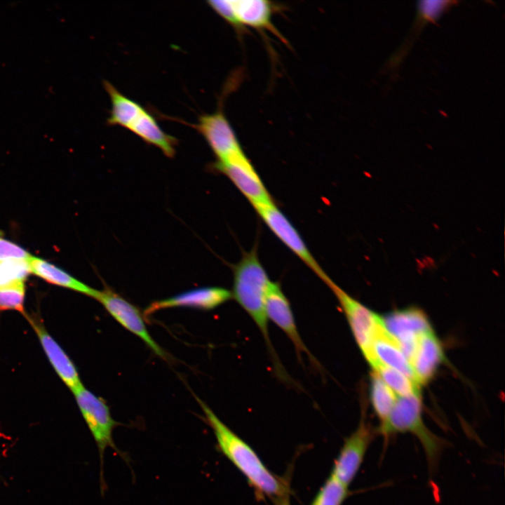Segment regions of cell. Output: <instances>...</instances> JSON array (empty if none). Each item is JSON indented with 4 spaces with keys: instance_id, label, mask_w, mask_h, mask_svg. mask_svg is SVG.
Masks as SVG:
<instances>
[{
    "instance_id": "cell-8",
    "label": "cell",
    "mask_w": 505,
    "mask_h": 505,
    "mask_svg": "<svg viewBox=\"0 0 505 505\" xmlns=\"http://www.w3.org/2000/svg\"><path fill=\"white\" fill-rule=\"evenodd\" d=\"M271 231L323 282L329 276L308 249L301 235L274 203L255 208Z\"/></svg>"
},
{
    "instance_id": "cell-26",
    "label": "cell",
    "mask_w": 505,
    "mask_h": 505,
    "mask_svg": "<svg viewBox=\"0 0 505 505\" xmlns=\"http://www.w3.org/2000/svg\"><path fill=\"white\" fill-rule=\"evenodd\" d=\"M207 4L220 17L234 27L237 33L242 34L245 31L241 27L236 20L231 0H212L207 1Z\"/></svg>"
},
{
    "instance_id": "cell-6",
    "label": "cell",
    "mask_w": 505,
    "mask_h": 505,
    "mask_svg": "<svg viewBox=\"0 0 505 505\" xmlns=\"http://www.w3.org/2000/svg\"><path fill=\"white\" fill-rule=\"evenodd\" d=\"M325 283L332 290L340 304L353 336L365 359L369 363L372 360V342L381 321L380 316L349 295L330 278Z\"/></svg>"
},
{
    "instance_id": "cell-3",
    "label": "cell",
    "mask_w": 505,
    "mask_h": 505,
    "mask_svg": "<svg viewBox=\"0 0 505 505\" xmlns=\"http://www.w3.org/2000/svg\"><path fill=\"white\" fill-rule=\"evenodd\" d=\"M103 86L111 101L107 124L130 130L147 144L159 148L167 157L173 158L177 140L166 133L144 107L121 93L109 81L105 80Z\"/></svg>"
},
{
    "instance_id": "cell-16",
    "label": "cell",
    "mask_w": 505,
    "mask_h": 505,
    "mask_svg": "<svg viewBox=\"0 0 505 505\" xmlns=\"http://www.w3.org/2000/svg\"><path fill=\"white\" fill-rule=\"evenodd\" d=\"M236 20L242 29L252 27L260 32H269L283 43H287L273 23V15L278 6L267 0H231Z\"/></svg>"
},
{
    "instance_id": "cell-4",
    "label": "cell",
    "mask_w": 505,
    "mask_h": 505,
    "mask_svg": "<svg viewBox=\"0 0 505 505\" xmlns=\"http://www.w3.org/2000/svg\"><path fill=\"white\" fill-rule=\"evenodd\" d=\"M376 432L386 440L398 433H408L414 436L419 442L428 467L432 471L436 469L446 445L444 440L424 424L420 395L397 398L390 414L380 422Z\"/></svg>"
},
{
    "instance_id": "cell-22",
    "label": "cell",
    "mask_w": 505,
    "mask_h": 505,
    "mask_svg": "<svg viewBox=\"0 0 505 505\" xmlns=\"http://www.w3.org/2000/svg\"><path fill=\"white\" fill-rule=\"evenodd\" d=\"M372 370L379 375L395 394L400 397L420 395V385L400 372L386 366L381 363L373 368Z\"/></svg>"
},
{
    "instance_id": "cell-17",
    "label": "cell",
    "mask_w": 505,
    "mask_h": 505,
    "mask_svg": "<svg viewBox=\"0 0 505 505\" xmlns=\"http://www.w3.org/2000/svg\"><path fill=\"white\" fill-rule=\"evenodd\" d=\"M371 352L372 360L369 363L371 368L381 363L400 372L419 385L411 364L403 354L397 341L386 330L382 320L372 342Z\"/></svg>"
},
{
    "instance_id": "cell-11",
    "label": "cell",
    "mask_w": 505,
    "mask_h": 505,
    "mask_svg": "<svg viewBox=\"0 0 505 505\" xmlns=\"http://www.w3.org/2000/svg\"><path fill=\"white\" fill-rule=\"evenodd\" d=\"M96 299L120 325L140 338L154 354L168 358L167 353L149 334L143 314L135 305L108 287L99 290Z\"/></svg>"
},
{
    "instance_id": "cell-13",
    "label": "cell",
    "mask_w": 505,
    "mask_h": 505,
    "mask_svg": "<svg viewBox=\"0 0 505 505\" xmlns=\"http://www.w3.org/2000/svg\"><path fill=\"white\" fill-rule=\"evenodd\" d=\"M232 298L231 291L222 287H201L178 293L173 297L156 300L144 310V318L161 309L189 307L201 310H212Z\"/></svg>"
},
{
    "instance_id": "cell-14",
    "label": "cell",
    "mask_w": 505,
    "mask_h": 505,
    "mask_svg": "<svg viewBox=\"0 0 505 505\" xmlns=\"http://www.w3.org/2000/svg\"><path fill=\"white\" fill-rule=\"evenodd\" d=\"M265 309L268 321L276 324L288 337L298 356L305 354L314 360L297 330L294 315L287 297L277 282H270L265 298Z\"/></svg>"
},
{
    "instance_id": "cell-15",
    "label": "cell",
    "mask_w": 505,
    "mask_h": 505,
    "mask_svg": "<svg viewBox=\"0 0 505 505\" xmlns=\"http://www.w3.org/2000/svg\"><path fill=\"white\" fill-rule=\"evenodd\" d=\"M24 315L35 331L50 363L62 382L72 391L83 385L74 364L50 335L41 321L33 315Z\"/></svg>"
},
{
    "instance_id": "cell-2",
    "label": "cell",
    "mask_w": 505,
    "mask_h": 505,
    "mask_svg": "<svg viewBox=\"0 0 505 505\" xmlns=\"http://www.w3.org/2000/svg\"><path fill=\"white\" fill-rule=\"evenodd\" d=\"M232 269V297L258 328L276 368L281 372L282 366L270 339L265 309V298L271 281L258 257L257 248L244 252Z\"/></svg>"
},
{
    "instance_id": "cell-24",
    "label": "cell",
    "mask_w": 505,
    "mask_h": 505,
    "mask_svg": "<svg viewBox=\"0 0 505 505\" xmlns=\"http://www.w3.org/2000/svg\"><path fill=\"white\" fill-rule=\"evenodd\" d=\"M31 274L28 260H10L0 262V288L25 283Z\"/></svg>"
},
{
    "instance_id": "cell-9",
    "label": "cell",
    "mask_w": 505,
    "mask_h": 505,
    "mask_svg": "<svg viewBox=\"0 0 505 505\" xmlns=\"http://www.w3.org/2000/svg\"><path fill=\"white\" fill-rule=\"evenodd\" d=\"M190 126L200 133L216 157V161H224L243 152L238 139L228 121L220 102V107L211 114L198 116Z\"/></svg>"
},
{
    "instance_id": "cell-10",
    "label": "cell",
    "mask_w": 505,
    "mask_h": 505,
    "mask_svg": "<svg viewBox=\"0 0 505 505\" xmlns=\"http://www.w3.org/2000/svg\"><path fill=\"white\" fill-rule=\"evenodd\" d=\"M381 320L410 363L419 337L432 330L426 315L419 309L410 307L393 311L381 316Z\"/></svg>"
},
{
    "instance_id": "cell-19",
    "label": "cell",
    "mask_w": 505,
    "mask_h": 505,
    "mask_svg": "<svg viewBox=\"0 0 505 505\" xmlns=\"http://www.w3.org/2000/svg\"><path fill=\"white\" fill-rule=\"evenodd\" d=\"M453 1H419L417 5V15L411 34L399 50L392 56L388 62L389 68H394L403 60L408 51L412 41L419 34L422 29L429 22H436L443 13L451 8Z\"/></svg>"
},
{
    "instance_id": "cell-20",
    "label": "cell",
    "mask_w": 505,
    "mask_h": 505,
    "mask_svg": "<svg viewBox=\"0 0 505 505\" xmlns=\"http://www.w3.org/2000/svg\"><path fill=\"white\" fill-rule=\"evenodd\" d=\"M31 274L43 279L48 283L97 298L99 290L83 283L62 269L35 256L28 260Z\"/></svg>"
},
{
    "instance_id": "cell-25",
    "label": "cell",
    "mask_w": 505,
    "mask_h": 505,
    "mask_svg": "<svg viewBox=\"0 0 505 505\" xmlns=\"http://www.w3.org/2000/svg\"><path fill=\"white\" fill-rule=\"evenodd\" d=\"M25 283L0 288V310H15L25 314Z\"/></svg>"
},
{
    "instance_id": "cell-5",
    "label": "cell",
    "mask_w": 505,
    "mask_h": 505,
    "mask_svg": "<svg viewBox=\"0 0 505 505\" xmlns=\"http://www.w3.org/2000/svg\"><path fill=\"white\" fill-rule=\"evenodd\" d=\"M72 392L98 449L101 486L104 490L105 483L103 477V462L105 450L112 448L118 455L126 459V455L117 448L113 438L114 429L119 423L113 419L108 405L102 398L95 396L83 385Z\"/></svg>"
},
{
    "instance_id": "cell-1",
    "label": "cell",
    "mask_w": 505,
    "mask_h": 505,
    "mask_svg": "<svg viewBox=\"0 0 505 505\" xmlns=\"http://www.w3.org/2000/svg\"><path fill=\"white\" fill-rule=\"evenodd\" d=\"M204 414L205 420L212 429L220 451L245 477L260 494L285 500L288 487L281 478L273 473L262 462L255 451L243 439L227 426L199 398H196Z\"/></svg>"
},
{
    "instance_id": "cell-7",
    "label": "cell",
    "mask_w": 505,
    "mask_h": 505,
    "mask_svg": "<svg viewBox=\"0 0 505 505\" xmlns=\"http://www.w3.org/2000/svg\"><path fill=\"white\" fill-rule=\"evenodd\" d=\"M210 168L226 175L254 208L274 203L255 168L241 152L224 161H215Z\"/></svg>"
},
{
    "instance_id": "cell-27",
    "label": "cell",
    "mask_w": 505,
    "mask_h": 505,
    "mask_svg": "<svg viewBox=\"0 0 505 505\" xmlns=\"http://www.w3.org/2000/svg\"><path fill=\"white\" fill-rule=\"evenodd\" d=\"M31 257L32 255L21 246L0 237V262L10 260H29Z\"/></svg>"
},
{
    "instance_id": "cell-12",
    "label": "cell",
    "mask_w": 505,
    "mask_h": 505,
    "mask_svg": "<svg viewBox=\"0 0 505 505\" xmlns=\"http://www.w3.org/2000/svg\"><path fill=\"white\" fill-rule=\"evenodd\" d=\"M375 432L361 420L357 429L345 439L330 474L349 486L363 464Z\"/></svg>"
},
{
    "instance_id": "cell-18",
    "label": "cell",
    "mask_w": 505,
    "mask_h": 505,
    "mask_svg": "<svg viewBox=\"0 0 505 505\" xmlns=\"http://www.w3.org/2000/svg\"><path fill=\"white\" fill-rule=\"evenodd\" d=\"M443 361L442 344L433 330L422 335L410 361L419 385L431 380Z\"/></svg>"
},
{
    "instance_id": "cell-21",
    "label": "cell",
    "mask_w": 505,
    "mask_h": 505,
    "mask_svg": "<svg viewBox=\"0 0 505 505\" xmlns=\"http://www.w3.org/2000/svg\"><path fill=\"white\" fill-rule=\"evenodd\" d=\"M370 395L372 408L382 422L390 414L397 398L394 392L373 371L371 374Z\"/></svg>"
},
{
    "instance_id": "cell-23",
    "label": "cell",
    "mask_w": 505,
    "mask_h": 505,
    "mask_svg": "<svg viewBox=\"0 0 505 505\" xmlns=\"http://www.w3.org/2000/svg\"><path fill=\"white\" fill-rule=\"evenodd\" d=\"M349 495V486L330 474L314 497L311 505H342Z\"/></svg>"
}]
</instances>
